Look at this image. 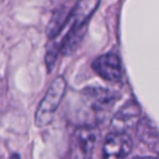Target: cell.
I'll return each instance as SVG.
<instances>
[{
	"instance_id": "ba28073f",
	"label": "cell",
	"mask_w": 159,
	"mask_h": 159,
	"mask_svg": "<svg viewBox=\"0 0 159 159\" xmlns=\"http://www.w3.org/2000/svg\"><path fill=\"white\" fill-rule=\"evenodd\" d=\"M11 159H20V157H19L18 155H13V156L11 157Z\"/></svg>"
},
{
	"instance_id": "3957f363",
	"label": "cell",
	"mask_w": 159,
	"mask_h": 159,
	"mask_svg": "<svg viewBox=\"0 0 159 159\" xmlns=\"http://www.w3.org/2000/svg\"><path fill=\"white\" fill-rule=\"evenodd\" d=\"M96 139L97 134L93 128L82 126L77 129L72 137V159H91Z\"/></svg>"
},
{
	"instance_id": "52a82bcc",
	"label": "cell",
	"mask_w": 159,
	"mask_h": 159,
	"mask_svg": "<svg viewBox=\"0 0 159 159\" xmlns=\"http://www.w3.org/2000/svg\"><path fill=\"white\" fill-rule=\"evenodd\" d=\"M135 159H159L156 157H139V158H135Z\"/></svg>"
},
{
	"instance_id": "277c9868",
	"label": "cell",
	"mask_w": 159,
	"mask_h": 159,
	"mask_svg": "<svg viewBox=\"0 0 159 159\" xmlns=\"http://www.w3.org/2000/svg\"><path fill=\"white\" fill-rule=\"evenodd\" d=\"M141 109L135 102H128L124 104L112 117L110 122L111 132L125 133L135 126L139 121Z\"/></svg>"
},
{
	"instance_id": "6da1fadb",
	"label": "cell",
	"mask_w": 159,
	"mask_h": 159,
	"mask_svg": "<svg viewBox=\"0 0 159 159\" xmlns=\"http://www.w3.org/2000/svg\"><path fill=\"white\" fill-rule=\"evenodd\" d=\"M98 5L99 0H80L72 8L68 21L70 29L60 44V51L63 55H70L75 50L86 32L89 20L97 9Z\"/></svg>"
},
{
	"instance_id": "5b68a950",
	"label": "cell",
	"mask_w": 159,
	"mask_h": 159,
	"mask_svg": "<svg viewBox=\"0 0 159 159\" xmlns=\"http://www.w3.org/2000/svg\"><path fill=\"white\" fill-rule=\"evenodd\" d=\"M133 143L125 133L111 132L105 139L102 146L104 159H124L131 152Z\"/></svg>"
},
{
	"instance_id": "8992f818",
	"label": "cell",
	"mask_w": 159,
	"mask_h": 159,
	"mask_svg": "<svg viewBox=\"0 0 159 159\" xmlns=\"http://www.w3.org/2000/svg\"><path fill=\"white\" fill-rule=\"evenodd\" d=\"M93 70L99 76L109 82H120L122 79V66L120 58L116 53H105L94 60Z\"/></svg>"
},
{
	"instance_id": "7a4b0ae2",
	"label": "cell",
	"mask_w": 159,
	"mask_h": 159,
	"mask_svg": "<svg viewBox=\"0 0 159 159\" xmlns=\"http://www.w3.org/2000/svg\"><path fill=\"white\" fill-rule=\"evenodd\" d=\"M66 91V82L64 77L58 76L55 79L49 89H47L44 98L38 105L35 113V124L38 128L48 125L53 120L55 113L61 102Z\"/></svg>"
}]
</instances>
